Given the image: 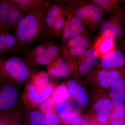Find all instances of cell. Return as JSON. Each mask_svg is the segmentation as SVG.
Here are the masks:
<instances>
[{
    "label": "cell",
    "mask_w": 125,
    "mask_h": 125,
    "mask_svg": "<svg viewBox=\"0 0 125 125\" xmlns=\"http://www.w3.org/2000/svg\"><path fill=\"white\" fill-rule=\"evenodd\" d=\"M92 70V68L89 64L84 60V59L83 60L79 68L80 73L83 74H89L92 72L91 71Z\"/></svg>",
    "instance_id": "obj_34"
},
{
    "label": "cell",
    "mask_w": 125,
    "mask_h": 125,
    "mask_svg": "<svg viewBox=\"0 0 125 125\" xmlns=\"http://www.w3.org/2000/svg\"><path fill=\"white\" fill-rule=\"evenodd\" d=\"M65 0L51 1L47 6L45 14V33L47 36H53V27L56 20L64 14Z\"/></svg>",
    "instance_id": "obj_7"
},
{
    "label": "cell",
    "mask_w": 125,
    "mask_h": 125,
    "mask_svg": "<svg viewBox=\"0 0 125 125\" xmlns=\"http://www.w3.org/2000/svg\"><path fill=\"white\" fill-rule=\"evenodd\" d=\"M17 42L13 34L0 30V58H5L9 54L16 53Z\"/></svg>",
    "instance_id": "obj_10"
},
{
    "label": "cell",
    "mask_w": 125,
    "mask_h": 125,
    "mask_svg": "<svg viewBox=\"0 0 125 125\" xmlns=\"http://www.w3.org/2000/svg\"><path fill=\"white\" fill-rule=\"evenodd\" d=\"M35 66L24 57L14 55L0 58V76L8 78L17 85L22 84L33 76Z\"/></svg>",
    "instance_id": "obj_2"
},
{
    "label": "cell",
    "mask_w": 125,
    "mask_h": 125,
    "mask_svg": "<svg viewBox=\"0 0 125 125\" xmlns=\"http://www.w3.org/2000/svg\"><path fill=\"white\" fill-rule=\"evenodd\" d=\"M49 37V43L43 55L52 60L57 61L62 58V46Z\"/></svg>",
    "instance_id": "obj_22"
},
{
    "label": "cell",
    "mask_w": 125,
    "mask_h": 125,
    "mask_svg": "<svg viewBox=\"0 0 125 125\" xmlns=\"http://www.w3.org/2000/svg\"><path fill=\"white\" fill-rule=\"evenodd\" d=\"M118 42V46L119 49L125 54V37Z\"/></svg>",
    "instance_id": "obj_38"
},
{
    "label": "cell",
    "mask_w": 125,
    "mask_h": 125,
    "mask_svg": "<svg viewBox=\"0 0 125 125\" xmlns=\"http://www.w3.org/2000/svg\"><path fill=\"white\" fill-rule=\"evenodd\" d=\"M52 92L53 89L50 87H45L39 94L36 93V90H31L28 94V97L34 103L39 104L48 98Z\"/></svg>",
    "instance_id": "obj_24"
},
{
    "label": "cell",
    "mask_w": 125,
    "mask_h": 125,
    "mask_svg": "<svg viewBox=\"0 0 125 125\" xmlns=\"http://www.w3.org/2000/svg\"><path fill=\"white\" fill-rule=\"evenodd\" d=\"M125 121V116L120 117L115 120H110L111 125H122Z\"/></svg>",
    "instance_id": "obj_37"
},
{
    "label": "cell",
    "mask_w": 125,
    "mask_h": 125,
    "mask_svg": "<svg viewBox=\"0 0 125 125\" xmlns=\"http://www.w3.org/2000/svg\"><path fill=\"white\" fill-rule=\"evenodd\" d=\"M47 6L25 15L20 20L13 34L17 42L16 53L28 49L36 42L42 41L45 34V14Z\"/></svg>",
    "instance_id": "obj_1"
},
{
    "label": "cell",
    "mask_w": 125,
    "mask_h": 125,
    "mask_svg": "<svg viewBox=\"0 0 125 125\" xmlns=\"http://www.w3.org/2000/svg\"><path fill=\"white\" fill-rule=\"evenodd\" d=\"M112 109L118 113L120 117L125 116V105L124 103L120 101L112 100Z\"/></svg>",
    "instance_id": "obj_32"
},
{
    "label": "cell",
    "mask_w": 125,
    "mask_h": 125,
    "mask_svg": "<svg viewBox=\"0 0 125 125\" xmlns=\"http://www.w3.org/2000/svg\"><path fill=\"white\" fill-rule=\"evenodd\" d=\"M64 7L70 11L82 22L85 28H89L88 15L82 0H65Z\"/></svg>",
    "instance_id": "obj_14"
},
{
    "label": "cell",
    "mask_w": 125,
    "mask_h": 125,
    "mask_svg": "<svg viewBox=\"0 0 125 125\" xmlns=\"http://www.w3.org/2000/svg\"><path fill=\"white\" fill-rule=\"evenodd\" d=\"M82 2L88 18L89 29L91 32H94L98 27L99 24L103 19L104 12L90 1L82 0Z\"/></svg>",
    "instance_id": "obj_9"
},
{
    "label": "cell",
    "mask_w": 125,
    "mask_h": 125,
    "mask_svg": "<svg viewBox=\"0 0 125 125\" xmlns=\"http://www.w3.org/2000/svg\"><path fill=\"white\" fill-rule=\"evenodd\" d=\"M0 125H24L16 111L0 113Z\"/></svg>",
    "instance_id": "obj_23"
},
{
    "label": "cell",
    "mask_w": 125,
    "mask_h": 125,
    "mask_svg": "<svg viewBox=\"0 0 125 125\" xmlns=\"http://www.w3.org/2000/svg\"><path fill=\"white\" fill-rule=\"evenodd\" d=\"M61 34V42L62 44L67 42L73 37L69 23L66 19H65L64 26Z\"/></svg>",
    "instance_id": "obj_31"
},
{
    "label": "cell",
    "mask_w": 125,
    "mask_h": 125,
    "mask_svg": "<svg viewBox=\"0 0 125 125\" xmlns=\"http://www.w3.org/2000/svg\"><path fill=\"white\" fill-rule=\"evenodd\" d=\"M93 47L96 50L100 59L116 49L115 41L102 34L97 38Z\"/></svg>",
    "instance_id": "obj_15"
},
{
    "label": "cell",
    "mask_w": 125,
    "mask_h": 125,
    "mask_svg": "<svg viewBox=\"0 0 125 125\" xmlns=\"http://www.w3.org/2000/svg\"><path fill=\"white\" fill-rule=\"evenodd\" d=\"M99 57L96 50L93 46L87 50L84 54V60L89 64L92 69L97 67L100 61Z\"/></svg>",
    "instance_id": "obj_26"
},
{
    "label": "cell",
    "mask_w": 125,
    "mask_h": 125,
    "mask_svg": "<svg viewBox=\"0 0 125 125\" xmlns=\"http://www.w3.org/2000/svg\"><path fill=\"white\" fill-rule=\"evenodd\" d=\"M29 125H46V117L42 112L33 110L29 117Z\"/></svg>",
    "instance_id": "obj_27"
},
{
    "label": "cell",
    "mask_w": 125,
    "mask_h": 125,
    "mask_svg": "<svg viewBox=\"0 0 125 125\" xmlns=\"http://www.w3.org/2000/svg\"><path fill=\"white\" fill-rule=\"evenodd\" d=\"M94 125H99V124H94Z\"/></svg>",
    "instance_id": "obj_40"
},
{
    "label": "cell",
    "mask_w": 125,
    "mask_h": 125,
    "mask_svg": "<svg viewBox=\"0 0 125 125\" xmlns=\"http://www.w3.org/2000/svg\"><path fill=\"white\" fill-rule=\"evenodd\" d=\"M88 34H81L73 37L71 39L62 44V49L74 48H89L93 46Z\"/></svg>",
    "instance_id": "obj_18"
},
{
    "label": "cell",
    "mask_w": 125,
    "mask_h": 125,
    "mask_svg": "<svg viewBox=\"0 0 125 125\" xmlns=\"http://www.w3.org/2000/svg\"><path fill=\"white\" fill-rule=\"evenodd\" d=\"M109 95L112 100L125 102V77L110 88Z\"/></svg>",
    "instance_id": "obj_19"
},
{
    "label": "cell",
    "mask_w": 125,
    "mask_h": 125,
    "mask_svg": "<svg viewBox=\"0 0 125 125\" xmlns=\"http://www.w3.org/2000/svg\"><path fill=\"white\" fill-rule=\"evenodd\" d=\"M60 118L68 123H72L79 118V114L77 112L69 111V109L65 110L59 113Z\"/></svg>",
    "instance_id": "obj_30"
},
{
    "label": "cell",
    "mask_w": 125,
    "mask_h": 125,
    "mask_svg": "<svg viewBox=\"0 0 125 125\" xmlns=\"http://www.w3.org/2000/svg\"><path fill=\"white\" fill-rule=\"evenodd\" d=\"M25 58L35 66L37 65H47L49 66L57 62L52 60L43 54L34 57Z\"/></svg>",
    "instance_id": "obj_28"
},
{
    "label": "cell",
    "mask_w": 125,
    "mask_h": 125,
    "mask_svg": "<svg viewBox=\"0 0 125 125\" xmlns=\"http://www.w3.org/2000/svg\"><path fill=\"white\" fill-rule=\"evenodd\" d=\"M46 117V125H61L60 118L57 114L48 113Z\"/></svg>",
    "instance_id": "obj_33"
},
{
    "label": "cell",
    "mask_w": 125,
    "mask_h": 125,
    "mask_svg": "<svg viewBox=\"0 0 125 125\" xmlns=\"http://www.w3.org/2000/svg\"><path fill=\"white\" fill-rule=\"evenodd\" d=\"M72 125H89L87 120L83 117H79L72 123Z\"/></svg>",
    "instance_id": "obj_36"
},
{
    "label": "cell",
    "mask_w": 125,
    "mask_h": 125,
    "mask_svg": "<svg viewBox=\"0 0 125 125\" xmlns=\"http://www.w3.org/2000/svg\"><path fill=\"white\" fill-rule=\"evenodd\" d=\"M25 14L33 13L47 7L51 0H10Z\"/></svg>",
    "instance_id": "obj_13"
},
{
    "label": "cell",
    "mask_w": 125,
    "mask_h": 125,
    "mask_svg": "<svg viewBox=\"0 0 125 125\" xmlns=\"http://www.w3.org/2000/svg\"><path fill=\"white\" fill-rule=\"evenodd\" d=\"M68 109H69V105L65 102L58 104L57 105L56 110L59 113Z\"/></svg>",
    "instance_id": "obj_35"
},
{
    "label": "cell",
    "mask_w": 125,
    "mask_h": 125,
    "mask_svg": "<svg viewBox=\"0 0 125 125\" xmlns=\"http://www.w3.org/2000/svg\"><path fill=\"white\" fill-rule=\"evenodd\" d=\"M97 68L109 70L125 68V54L116 48L101 58Z\"/></svg>",
    "instance_id": "obj_8"
},
{
    "label": "cell",
    "mask_w": 125,
    "mask_h": 125,
    "mask_svg": "<svg viewBox=\"0 0 125 125\" xmlns=\"http://www.w3.org/2000/svg\"><path fill=\"white\" fill-rule=\"evenodd\" d=\"M112 100L108 98L99 99L95 103L94 109L98 120L102 123L107 122L112 110Z\"/></svg>",
    "instance_id": "obj_12"
},
{
    "label": "cell",
    "mask_w": 125,
    "mask_h": 125,
    "mask_svg": "<svg viewBox=\"0 0 125 125\" xmlns=\"http://www.w3.org/2000/svg\"><path fill=\"white\" fill-rule=\"evenodd\" d=\"M90 1L97 6L104 13H112L121 8L118 1L116 0H92Z\"/></svg>",
    "instance_id": "obj_20"
},
{
    "label": "cell",
    "mask_w": 125,
    "mask_h": 125,
    "mask_svg": "<svg viewBox=\"0 0 125 125\" xmlns=\"http://www.w3.org/2000/svg\"><path fill=\"white\" fill-rule=\"evenodd\" d=\"M79 104H80L79 103L76 101V102H74L71 103L70 105V107L72 109L76 110L78 109L80 105Z\"/></svg>",
    "instance_id": "obj_39"
},
{
    "label": "cell",
    "mask_w": 125,
    "mask_h": 125,
    "mask_svg": "<svg viewBox=\"0 0 125 125\" xmlns=\"http://www.w3.org/2000/svg\"><path fill=\"white\" fill-rule=\"evenodd\" d=\"M25 15L10 0H0V30L15 32L20 20Z\"/></svg>",
    "instance_id": "obj_5"
},
{
    "label": "cell",
    "mask_w": 125,
    "mask_h": 125,
    "mask_svg": "<svg viewBox=\"0 0 125 125\" xmlns=\"http://www.w3.org/2000/svg\"><path fill=\"white\" fill-rule=\"evenodd\" d=\"M101 34L120 41L125 37V10L121 8L104 19L98 26Z\"/></svg>",
    "instance_id": "obj_3"
},
{
    "label": "cell",
    "mask_w": 125,
    "mask_h": 125,
    "mask_svg": "<svg viewBox=\"0 0 125 125\" xmlns=\"http://www.w3.org/2000/svg\"><path fill=\"white\" fill-rule=\"evenodd\" d=\"M71 96L68 88L63 84L56 87L53 91V99L58 104L64 102Z\"/></svg>",
    "instance_id": "obj_25"
},
{
    "label": "cell",
    "mask_w": 125,
    "mask_h": 125,
    "mask_svg": "<svg viewBox=\"0 0 125 125\" xmlns=\"http://www.w3.org/2000/svg\"><path fill=\"white\" fill-rule=\"evenodd\" d=\"M71 66L68 63L62 58L53 64L48 66L49 74L55 77H66L69 75Z\"/></svg>",
    "instance_id": "obj_17"
},
{
    "label": "cell",
    "mask_w": 125,
    "mask_h": 125,
    "mask_svg": "<svg viewBox=\"0 0 125 125\" xmlns=\"http://www.w3.org/2000/svg\"><path fill=\"white\" fill-rule=\"evenodd\" d=\"M68 88L71 96L80 105L86 106L88 105L89 99L85 89L78 81L71 79L67 82Z\"/></svg>",
    "instance_id": "obj_11"
},
{
    "label": "cell",
    "mask_w": 125,
    "mask_h": 125,
    "mask_svg": "<svg viewBox=\"0 0 125 125\" xmlns=\"http://www.w3.org/2000/svg\"><path fill=\"white\" fill-rule=\"evenodd\" d=\"M64 14L69 23L73 37L78 35L87 34L85 28L82 22L64 7Z\"/></svg>",
    "instance_id": "obj_16"
},
{
    "label": "cell",
    "mask_w": 125,
    "mask_h": 125,
    "mask_svg": "<svg viewBox=\"0 0 125 125\" xmlns=\"http://www.w3.org/2000/svg\"><path fill=\"white\" fill-rule=\"evenodd\" d=\"M88 75L90 79L101 88H107L125 77V68L109 70L97 68Z\"/></svg>",
    "instance_id": "obj_6"
},
{
    "label": "cell",
    "mask_w": 125,
    "mask_h": 125,
    "mask_svg": "<svg viewBox=\"0 0 125 125\" xmlns=\"http://www.w3.org/2000/svg\"><path fill=\"white\" fill-rule=\"evenodd\" d=\"M65 17L64 14H62L56 20L54 24L53 29L52 35L55 37L56 38L58 39L60 35L64 26Z\"/></svg>",
    "instance_id": "obj_29"
},
{
    "label": "cell",
    "mask_w": 125,
    "mask_h": 125,
    "mask_svg": "<svg viewBox=\"0 0 125 125\" xmlns=\"http://www.w3.org/2000/svg\"><path fill=\"white\" fill-rule=\"evenodd\" d=\"M16 85L8 78L0 76V113L18 109L20 94Z\"/></svg>",
    "instance_id": "obj_4"
},
{
    "label": "cell",
    "mask_w": 125,
    "mask_h": 125,
    "mask_svg": "<svg viewBox=\"0 0 125 125\" xmlns=\"http://www.w3.org/2000/svg\"><path fill=\"white\" fill-rule=\"evenodd\" d=\"M88 48H74L62 49L63 59L70 64L74 61L75 58H83Z\"/></svg>",
    "instance_id": "obj_21"
},
{
    "label": "cell",
    "mask_w": 125,
    "mask_h": 125,
    "mask_svg": "<svg viewBox=\"0 0 125 125\" xmlns=\"http://www.w3.org/2000/svg\"><path fill=\"white\" fill-rule=\"evenodd\" d=\"M125 125V122H124V123H123V125Z\"/></svg>",
    "instance_id": "obj_41"
}]
</instances>
